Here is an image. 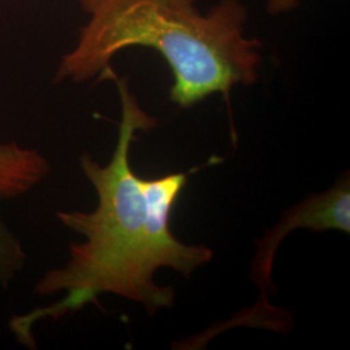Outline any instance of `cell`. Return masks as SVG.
Segmentation results:
<instances>
[{"label": "cell", "instance_id": "6da1fadb", "mask_svg": "<svg viewBox=\"0 0 350 350\" xmlns=\"http://www.w3.org/2000/svg\"><path fill=\"white\" fill-rule=\"evenodd\" d=\"M117 83L122 101L118 140L109 163L101 166L88 153L79 159L83 174L98 193L92 212H59L66 228L85 238L70 245V258L42 276L34 287L37 296L64 293L62 300L13 317L10 327L17 340L34 347L33 327L44 319L57 321L64 315L99 304L104 293L122 296L144 306L153 315L174 302V289L160 287L153 274L160 267H172L189 276L212 260L205 245H188L175 238L170 215L188 173H175L154 179L135 174L130 165L131 143L138 131L156 126L130 92L125 79Z\"/></svg>", "mask_w": 350, "mask_h": 350}, {"label": "cell", "instance_id": "7a4b0ae2", "mask_svg": "<svg viewBox=\"0 0 350 350\" xmlns=\"http://www.w3.org/2000/svg\"><path fill=\"white\" fill-rule=\"evenodd\" d=\"M196 1L79 0L90 20L64 55L55 81L105 79L118 52L148 47L170 66V101L180 108L217 92L228 98L235 86L256 83L262 43L244 34L248 8L240 0H219L202 13Z\"/></svg>", "mask_w": 350, "mask_h": 350}, {"label": "cell", "instance_id": "3957f363", "mask_svg": "<svg viewBox=\"0 0 350 350\" xmlns=\"http://www.w3.org/2000/svg\"><path fill=\"white\" fill-rule=\"evenodd\" d=\"M299 227L314 231L338 230L350 232L349 176L338 179V183L319 195H313L283 214L282 219L258 243L257 254L252 263V278L261 287L263 295L271 284L273 260L280 241Z\"/></svg>", "mask_w": 350, "mask_h": 350}, {"label": "cell", "instance_id": "277c9868", "mask_svg": "<svg viewBox=\"0 0 350 350\" xmlns=\"http://www.w3.org/2000/svg\"><path fill=\"white\" fill-rule=\"evenodd\" d=\"M49 161L33 148L0 143V201L23 196L50 173Z\"/></svg>", "mask_w": 350, "mask_h": 350}, {"label": "cell", "instance_id": "5b68a950", "mask_svg": "<svg viewBox=\"0 0 350 350\" xmlns=\"http://www.w3.org/2000/svg\"><path fill=\"white\" fill-rule=\"evenodd\" d=\"M26 252L11 228L0 215V287L7 288L12 284L26 263Z\"/></svg>", "mask_w": 350, "mask_h": 350}, {"label": "cell", "instance_id": "8992f818", "mask_svg": "<svg viewBox=\"0 0 350 350\" xmlns=\"http://www.w3.org/2000/svg\"><path fill=\"white\" fill-rule=\"evenodd\" d=\"M299 5V0H266L267 11L274 16L293 11Z\"/></svg>", "mask_w": 350, "mask_h": 350}]
</instances>
